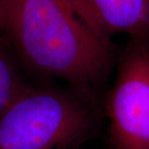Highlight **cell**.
<instances>
[{
    "label": "cell",
    "instance_id": "1",
    "mask_svg": "<svg viewBox=\"0 0 149 149\" xmlns=\"http://www.w3.org/2000/svg\"><path fill=\"white\" fill-rule=\"evenodd\" d=\"M3 29L31 70L95 97L117 60V47L89 27L70 0H20Z\"/></svg>",
    "mask_w": 149,
    "mask_h": 149
},
{
    "label": "cell",
    "instance_id": "2",
    "mask_svg": "<svg viewBox=\"0 0 149 149\" xmlns=\"http://www.w3.org/2000/svg\"><path fill=\"white\" fill-rule=\"evenodd\" d=\"M102 114L98 97L74 87L25 85L0 116V149H76Z\"/></svg>",
    "mask_w": 149,
    "mask_h": 149
},
{
    "label": "cell",
    "instance_id": "3",
    "mask_svg": "<svg viewBox=\"0 0 149 149\" xmlns=\"http://www.w3.org/2000/svg\"><path fill=\"white\" fill-rule=\"evenodd\" d=\"M103 99L109 149H149V42L128 38Z\"/></svg>",
    "mask_w": 149,
    "mask_h": 149
},
{
    "label": "cell",
    "instance_id": "4",
    "mask_svg": "<svg viewBox=\"0 0 149 149\" xmlns=\"http://www.w3.org/2000/svg\"><path fill=\"white\" fill-rule=\"evenodd\" d=\"M86 24L111 39L124 34L149 42V0H70Z\"/></svg>",
    "mask_w": 149,
    "mask_h": 149
},
{
    "label": "cell",
    "instance_id": "5",
    "mask_svg": "<svg viewBox=\"0 0 149 149\" xmlns=\"http://www.w3.org/2000/svg\"><path fill=\"white\" fill-rule=\"evenodd\" d=\"M24 86L7 49L0 42V116Z\"/></svg>",
    "mask_w": 149,
    "mask_h": 149
},
{
    "label": "cell",
    "instance_id": "6",
    "mask_svg": "<svg viewBox=\"0 0 149 149\" xmlns=\"http://www.w3.org/2000/svg\"><path fill=\"white\" fill-rule=\"evenodd\" d=\"M20 0H0V28H4Z\"/></svg>",
    "mask_w": 149,
    "mask_h": 149
}]
</instances>
